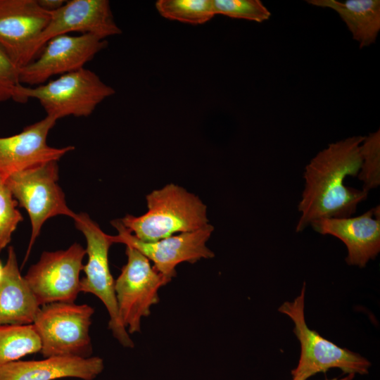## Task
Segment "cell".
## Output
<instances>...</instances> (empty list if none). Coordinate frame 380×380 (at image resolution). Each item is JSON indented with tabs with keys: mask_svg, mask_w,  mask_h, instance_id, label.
<instances>
[{
	"mask_svg": "<svg viewBox=\"0 0 380 380\" xmlns=\"http://www.w3.org/2000/svg\"><path fill=\"white\" fill-rule=\"evenodd\" d=\"M156 8L165 18L191 25L205 23L215 15L213 0H158Z\"/></svg>",
	"mask_w": 380,
	"mask_h": 380,
	"instance_id": "20",
	"label": "cell"
},
{
	"mask_svg": "<svg viewBox=\"0 0 380 380\" xmlns=\"http://www.w3.org/2000/svg\"><path fill=\"white\" fill-rule=\"evenodd\" d=\"M6 178L0 174V251L10 243L12 234L23 220Z\"/></svg>",
	"mask_w": 380,
	"mask_h": 380,
	"instance_id": "22",
	"label": "cell"
},
{
	"mask_svg": "<svg viewBox=\"0 0 380 380\" xmlns=\"http://www.w3.org/2000/svg\"><path fill=\"white\" fill-rule=\"evenodd\" d=\"M148 211L120 219L123 226L144 242L194 232L209 224L207 206L196 195L175 184H166L146 196Z\"/></svg>",
	"mask_w": 380,
	"mask_h": 380,
	"instance_id": "2",
	"label": "cell"
},
{
	"mask_svg": "<svg viewBox=\"0 0 380 380\" xmlns=\"http://www.w3.org/2000/svg\"><path fill=\"white\" fill-rule=\"evenodd\" d=\"M127 261L115 281L119 315L129 334L141 331V320L158 303V290L170 282L136 248L126 246Z\"/></svg>",
	"mask_w": 380,
	"mask_h": 380,
	"instance_id": "8",
	"label": "cell"
},
{
	"mask_svg": "<svg viewBox=\"0 0 380 380\" xmlns=\"http://www.w3.org/2000/svg\"><path fill=\"white\" fill-rule=\"evenodd\" d=\"M362 163L357 174L362 189L369 191L380 184V130L364 137L360 145Z\"/></svg>",
	"mask_w": 380,
	"mask_h": 380,
	"instance_id": "21",
	"label": "cell"
},
{
	"mask_svg": "<svg viewBox=\"0 0 380 380\" xmlns=\"http://www.w3.org/2000/svg\"><path fill=\"white\" fill-rule=\"evenodd\" d=\"M51 14L37 0H0V46L18 68L28 63L30 49Z\"/></svg>",
	"mask_w": 380,
	"mask_h": 380,
	"instance_id": "13",
	"label": "cell"
},
{
	"mask_svg": "<svg viewBox=\"0 0 380 380\" xmlns=\"http://www.w3.org/2000/svg\"><path fill=\"white\" fill-rule=\"evenodd\" d=\"M76 228L84 236L88 260L83 265L85 276L80 279V292L89 293L99 298L109 315L108 328L119 343L133 348L134 342L123 326L118 312L115 293V280L110 271L108 252L115 243L114 236L106 234L85 213H77L73 219Z\"/></svg>",
	"mask_w": 380,
	"mask_h": 380,
	"instance_id": "6",
	"label": "cell"
},
{
	"mask_svg": "<svg viewBox=\"0 0 380 380\" xmlns=\"http://www.w3.org/2000/svg\"><path fill=\"white\" fill-rule=\"evenodd\" d=\"M4 265L1 262V261L0 260V279L2 277V274H3V272H4Z\"/></svg>",
	"mask_w": 380,
	"mask_h": 380,
	"instance_id": "27",
	"label": "cell"
},
{
	"mask_svg": "<svg viewBox=\"0 0 380 380\" xmlns=\"http://www.w3.org/2000/svg\"><path fill=\"white\" fill-rule=\"evenodd\" d=\"M72 32L91 34L101 39L122 33L116 24L108 0H69L51 12L50 20L31 46L28 63L52 38Z\"/></svg>",
	"mask_w": 380,
	"mask_h": 380,
	"instance_id": "12",
	"label": "cell"
},
{
	"mask_svg": "<svg viewBox=\"0 0 380 380\" xmlns=\"http://www.w3.org/2000/svg\"><path fill=\"white\" fill-rule=\"evenodd\" d=\"M86 251L75 243L66 250L42 253L24 277L40 306L74 303L80 292V272Z\"/></svg>",
	"mask_w": 380,
	"mask_h": 380,
	"instance_id": "9",
	"label": "cell"
},
{
	"mask_svg": "<svg viewBox=\"0 0 380 380\" xmlns=\"http://www.w3.org/2000/svg\"><path fill=\"white\" fill-rule=\"evenodd\" d=\"M94 312L90 305L75 302L41 306L32 324L40 340L43 357H90L89 328Z\"/></svg>",
	"mask_w": 380,
	"mask_h": 380,
	"instance_id": "5",
	"label": "cell"
},
{
	"mask_svg": "<svg viewBox=\"0 0 380 380\" xmlns=\"http://www.w3.org/2000/svg\"><path fill=\"white\" fill-rule=\"evenodd\" d=\"M305 283L300 294L292 302H285L279 311L288 315L294 323L293 332L300 343V356L297 367L291 371L293 380H306L331 368L344 374H366L371 362L358 353L341 348L308 328L304 315Z\"/></svg>",
	"mask_w": 380,
	"mask_h": 380,
	"instance_id": "4",
	"label": "cell"
},
{
	"mask_svg": "<svg viewBox=\"0 0 380 380\" xmlns=\"http://www.w3.org/2000/svg\"><path fill=\"white\" fill-rule=\"evenodd\" d=\"M40 350V340L32 324L0 325V367Z\"/></svg>",
	"mask_w": 380,
	"mask_h": 380,
	"instance_id": "19",
	"label": "cell"
},
{
	"mask_svg": "<svg viewBox=\"0 0 380 380\" xmlns=\"http://www.w3.org/2000/svg\"><path fill=\"white\" fill-rule=\"evenodd\" d=\"M19 68L0 46V103L8 101L18 103Z\"/></svg>",
	"mask_w": 380,
	"mask_h": 380,
	"instance_id": "24",
	"label": "cell"
},
{
	"mask_svg": "<svg viewBox=\"0 0 380 380\" xmlns=\"http://www.w3.org/2000/svg\"><path fill=\"white\" fill-rule=\"evenodd\" d=\"M354 376H355L354 374H349L348 376L343 378H340V379L334 378L332 379H325V380H353Z\"/></svg>",
	"mask_w": 380,
	"mask_h": 380,
	"instance_id": "26",
	"label": "cell"
},
{
	"mask_svg": "<svg viewBox=\"0 0 380 380\" xmlns=\"http://www.w3.org/2000/svg\"><path fill=\"white\" fill-rule=\"evenodd\" d=\"M308 4L335 11L360 49L374 43L380 31L379 0H307Z\"/></svg>",
	"mask_w": 380,
	"mask_h": 380,
	"instance_id": "18",
	"label": "cell"
},
{
	"mask_svg": "<svg viewBox=\"0 0 380 380\" xmlns=\"http://www.w3.org/2000/svg\"><path fill=\"white\" fill-rule=\"evenodd\" d=\"M56 120L47 116L26 126L16 134L0 137V174L8 175L47 163L58 161L75 147L54 148L47 144V136Z\"/></svg>",
	"mask_w": 380,
	"mask_h": 380,
	"instance_id": "14",
	"label": "cell"
},
{
	"mask_svg": "<svg viewBox=\"0 0 380 380\" xmlns=\"http://www.w3.org/2000/svg\"><path fill=\"white\" fill-rule=\"evenodd\" d=\"M363 139V136H353L329 144L306 165L296 232L318 219L351 217L367 199V191L344 183L346 177L356 176L360 171Z\"/></svg>",
	"mask_w": 380,
	"mask_h": 380,
	"instance_id": "1",
	"label": "cell"
},
{
	"mask_svg": "<svg viewBox=\"0 0 380 380\" xmlns=\"http://www.w3.org/2000/svg\"><path fill=\"white\" fill-rule=\"evenodd\" d=\"M215 15L261 23L271 16L260 0H213Z\"/></svg>",
	"mask_w": 380,
	"mask_h": 380,
	"instance_id": "23",
	"label": "cell"
},
{
	"mask_svg": "<svg viewBox=\"0 0 380 380\" xmlns=\"http://www.w3.org/2000/svg\"><path fill=\"white\" fill-rule=\"evenodd\" d=\"M6 181L13 197L27 210L31 222V237L26 260L42 225L48 219L59 215L74 219L77 213L68 206L65 194L57 183V161L13 173L7 177Z\"/></svg>",
	"mask_w": 380,
	"mask_h": 380,
	"instance_id": "7",
	"label": "cell"
},
{
	"mask_svg": "<svg viewBox=\"0 0 380 380\" xmlns=\"http://www.w3.org/2000/svg\"><path fill=\"white\" fill-rule=\"evenodd\" d=\"M40 6L51 13L61 8L65 3V0H37Z\"/></svg>",
	"mask_w": 380,
	"mask_h": 380,
	"instance_id": "25",
	"label": "cell"
},
{
	"mask_svg": "<svg viewBox=\"0 0 380 380\" xmlns=\"http://www.w3.org/2000/svg\"><path fill=\"white\" fill-rule=\"evenodd\" d=\"M310 225L322 235H331L346 246V262L365 267L380 251V207L376 205L361 215L343 218H321Z\"/></svg>",
	"mask_w": 380,
	"mask_h": 380,
	"instance_id": "15",
	"label": "cell"
},
{
	"mask_svg": "<svg viewBox=\"0 0 380 380\" xmlns=\"http://www.w3.org/2000/svg\"><path fill=\"white\" fill-rule=\"evenodd\" d=\"M111 224L118 232L113 236L115 243H124L138 250L169 281L175 277L177 265L184 262L193 264L215 256L206 246L214 230L210 224L194 232L175 234L153 242L139 240L123 226L120 219L113 220Z\"/></svg>",
	"mask_w": 380,
	"mask_h": 380,
	"instance_id": "10",
	"label": "cell"
},
{
	"mask_svg": "<svg viewBox=\"0 0 380 380\" xmlns=\"http://www.w3.org/2000/svg\"><path fill=\"white\" fill-rule=\"evenodd\" d=\"M107 45L106 39L91 34L55 37L44 45L37 58L19 68L20 82L37 86L53 76L83 68Z\"/></svg>",
	"mask_w": 380,
	"mask_h": 380,
	"instance_id": "11",
	"label": "cell"
},
{
	"mask_svg": "<svg viewBox=\"0 0 380 380\" xmlns=\"http://www.w3.org/2000/svg\"><path fill=\"white\" fill-rule=\"evenodd\" d=\"M10 246L0 279V325L32 324L40 309Z\"/></svg>",
	"mask_w": 380,
	"mask_h": 380,
	"instance_id": "17",
	"label": "cell"
},
{
	"mask_svg": "<svg viewBox=\"0 0 380 380\" xmlns=\"http://www.w3.org/2000/svg\"><path fill=\"white\" fill-rule=\"evenodd\" d=\"M115 90L85 68L34 87L21 84L18 103L37 100L46 115L58 120L67 116L88 117Z\"/></svg>",
	"mask_w": 380,
	"mask_h": 380,
	"instance_id": "3",
	"label": "cell"
},
{
	"mask_svg": "<svg viewBox=\"0 0 380 380\" xmlns=\"http://www.w3.org/2000/svg\"><path fill=\"white\" fill-rule=\"evenodd\" d=\"M104 369L99 357L54 356L40 360H17L0 367V380H93Z\"/></svg>",
	"mask_w": 380,
	"mask_h": 380,
	"instance_id": "16",
	"label": "cell"
}]
</instances>
